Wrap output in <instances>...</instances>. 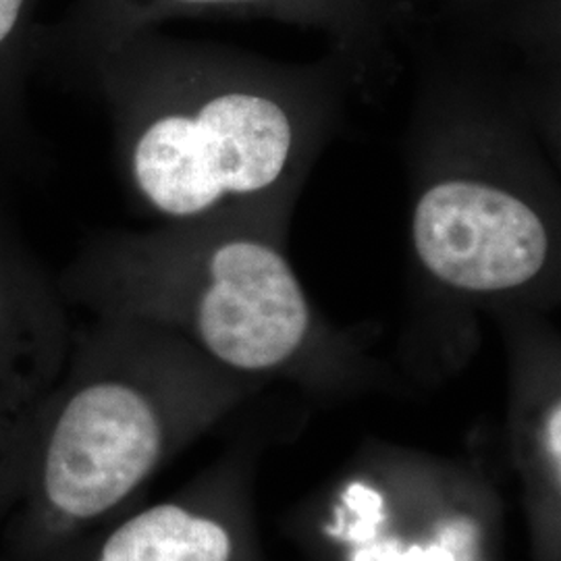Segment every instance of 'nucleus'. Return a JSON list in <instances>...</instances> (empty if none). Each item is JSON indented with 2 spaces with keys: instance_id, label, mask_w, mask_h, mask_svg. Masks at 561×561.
Returning a JSON list of instances; mask_svg holds the SVG:
<instances>
[{
  "instance_id": "obj_2",
  "label": "nucleus",
  "mask_w": 561,
  "mask_h": 561,
  "mask_svg": "<svg viewBox=\"0 0 561 561\" xmlns=\"http://www.w3.org/2000/svg\"><path fill=\"white\" fill-rule=\"evenodd\" d=\"M422 266L461 291L491 294L541 275L551 238L541 215L520 196L481 180H443L412 215Z\"/></svg>"
},
{
  "instance_id": "obj_8",
  "label": "nucleus",
  "mask_w": 561,
  "mask_h": 561,
  "mask_svg": "<svg viewBox=\"0 0 561 561\" xmlns=\"http://www.w3.org/2000/svg\"><path fill=\"white\" fill-rule=\"evenodd\" d=\"M185 2H229V0H185Z\"/></svg>"
},
{
  "instance_id": "obj_6",
  "label": "nucleus",
  "mask_w": 561,
  "mask_h": 561,
  "mask_svg": "<svg viewBox=\"0 0 561 561\" xmlns=\"http://www.w3.org/2000/svg\"><path fill=\"white\" fill-rule=\"evenodd\" d=\"M25 0H0V44L7 41L21 18Z\"/></svg>"
},
{
  "instance_id": "obj_5",
  "label": "nucleus",
  "mask_w": 561,
  "mask_h": 561,
  "mask_svg": "<svg viewBox=\"0 0 561 561\" xmlns=\"http://www.w3.org/2000/svg\"><path fill=\"white\" fill-rule=\"evenodd\" d=\"M231 539L219 522L178 505H159L125 522L99 561H229Z\"/></svg>"
},
{
  "instance_id": "obj_3",
  "label": "nucleus",
  "mask_w": 561,
  "mask_h": 561,
  "mask_svg": "<svg viewBox=\"0 0 561 561\" xmlns=\"http://www.w3.org/2000/svg\"><path fill=\"white\" fill-rule=\"evenodd\" d=\"M152 403L123 382H94L62 410L44 466L50 503L71 518H94L125 500L161 454Z\"/></svg>"
},
{
  "instance_id": "obj_7",
  "label": "nucleus",
  "mask_w": 561,
  "mask_h": 561,
  "mask_svg": "<svg viewBox=\"0 0 561 561\" xmlns=\"http://www.w3.org/2000/svg\"><path fill=\"white\" fill-rule=\"evenodd\" d=\"M560 405H556L551 419H549V447H556V458L560 460Z\"/></svg>"
},
{
  "instance_id": "obj_1",
  "label": "nucleus",
  "mask_w": 561,
  "mask_h": 561,
  "mask_svg": "<svg viewBox=\"0 0 561 561\" xmlns=\"http://www.w3.org/2000/svg\"><path fill=\"white\" fill-rule=\"evenodd\" d=\"M294 121L280 102L229 90L187 113L146 125L131 171L141 196L159 213L198 217L227 198L252 196L283 178L294 154Z\"/></svg>"
},
{
  "instance_id": "obj_4",
  "label": "nucleus",
  "mask_w": 561,
  "mask_h": 561,
  "mask_svg": "<svg viewBox=\"0 0 561 561\" xmlns=\"http://www.w3.org/2000/svg\"><path fill=\"white\" fill-rule=\"evenodd\" d=\"M310 308L291 264L271 243L236 238L206 261L196 329L206 350L240 370H268L306 340Z\"/></svg>"
}]
</instances>
